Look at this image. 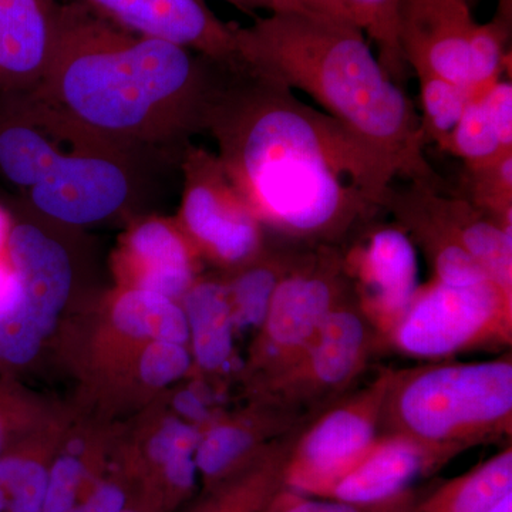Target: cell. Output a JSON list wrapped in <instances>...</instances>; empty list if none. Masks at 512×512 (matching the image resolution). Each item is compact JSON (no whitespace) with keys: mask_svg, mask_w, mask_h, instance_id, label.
Masks as SVG:
<instances>
[{"mask_svg":"<svg viewBox=\"0 0 512 512\" xmlns=\"http://www.w3.org/2000/svg\"><path fill=\"white\" fill-rule=\"evenodd\" d=\"M163 158L100 137L32 92L0 97V178L26 210L83 229L144 214Z\"/></svg>","mask_w":512,"mask_h":512,"instance_id":"cell-4","label":"cell"},{"mask_svg":"<svg viewBox=\"0 0 512 512\" xmlns=\"http://www.w3.org/2000/svg\"><path fill=\"white\" fill-rule=\"evenodd\" d=\"M228 67L136 35L80 0L60 5L55 43L32 93L100 137L180 163Z\"/></svg>","mask_w":512,"mask_h":512,"instance_id":"cell-2","label":"cell"},{"mask_svg":"<svg viewBox=\"0 0 512 512\" xmlns=\"http://www.w3.org/2000/svg\"><path fill=\"white\" fill-rule=\"evenodd\" d=\"M467 451L399 433H382L365 457L323 498L355 504L392 500L413 490L414 483L437 473Z\"/></svg>","mask_w":512,"mask_h":512,"instance_id":"cell-18","label":"cell"},{"mask_svg":"<svg viewBox=\"0 0 512 512\" xmlns=\"http://www.w3.org/2000/svg\"><path fill=\"white\" fill-rule=\"evenodd\" d=\"M511 340L512 296L491 282L450 286L431 279L419 286L386 343L414 359L441 360L471 349L510 346Z\"/></svg>","mask_w":512,"mask_h":512,"instance_id":"cell-7","label":"cell"},{"mask_svg":"<svg viewBox=\"0 0 512 512\" xmlns=\"http://www.w3.org/2000/svg\"><path fill=\"white\" fill-rule=\"evenodd\" d=\"M123 512H150V511L146 510V508H144V507H141V505L131 504V505H128L126 510H124Z\"/></svg>","mask_w":512,"mask_h":512,"instance_id":"cell-39","label":"cell"},{"mask_svg":"<svg viewBox=\"0 0 512 512\" xmlns=\"http://www.w3.org/2000/svg\"><path fill=\"white\" fill-rule=\"evenodd\" d=\"M498 143L504 151H512V83L500 79L480 94Z\"/></svg>","mask_w":512,"mask_h":512,"instance_id":"cell-35","label":"cell"},{"mask_svg":"<svg viewBox=\"0 0 512 512\" xmlns=\"http://www.w3.org/2000/svg\"><path fill=\"white\" fill-rule=\"evenodd\" d=\"M511 0H503L500 12L487 23H477L471 40L468 60V80L471 96H480L494 83L503 79L511 67L508 50L511 25Z\"/></svg>","mask_w":512,"mask_h":512,"instance_id":"cell-30","label":"cell"},{"mask_svg":"<svg viewBox=\"0 0 512 512\" xmlns=\"http://www.w3.org/2000/svg\"><path fill=\"white\" fill-rule=\"evenodd\" d=\"M352 295L342 248H299L276 286L239 372L247 397L288 369L315 338L329 313Z\"/></svg>","mask_w":512,"mask_h":512,"instance_id":"cell-6","label":"cell"},{"mask_svg":"<svg viewBox=\"0 0 512 512\" xmlns=\"http://www.w3.org/2000/svg\"><path fill=\"white\" fill-rule=\"evenodd\" d=\"M121 421L82 404L72 417L50 466L45 512H79L120 467Z\"/></svg>","mask_w":512,"mask_h":512,"instance_id":"cell-15","label":"cell"},{"mask_svg":"<svg viewBox=\"0 0 512 512\" xmlns=\"http://www.w3.org/2000/svg\"><path fill=\"white\" fill-rule=\"evenodd\" d=\"M437 210L471 258L497 288L512 296V231L466 198L434 194Z\"/></svg>","mask_w":512,"mask_h":512,"instance_id":"cell-25","label":"cell"},{"mask_svg":"<svg viewBox=\"0 0 512 512\" xmlns=\"http://www.w3.org/2000/svg\"><path fill=\"white\" fill-rule=\"evenodd\" d=\"M201 431L163 397L121 423L120 457L134 504L150 512H177L194 497Z\"/></svg>","mask_w":512,"mask_h":512,"instance_id":"cell-11","label":"cell"},{"mask_svg":"<svg viewBox=\"0 0 512 512\" xmlns=\"http://www.w3.org/2000/svg\"><path fill=\"white\" fill-rule=\"evenodd\" d=\"M183 194L175 220L204 264L229 271L268 247L266 229L232 183L217 153L188 144L180 163Z\"/></svg>","mask_w":512,"mask_h":512,"instance_id":"cell-8","label":"cell"},{"mask_svg":"<svg viewBox=\"0 0 512 512\" xmlns=\"http://www.w3.org/2000/svg\"><path fill=\"white\" fill-rule=\"evenodd\" d=\"M13 217L5 208L0 207V258L6 255L10 231H12Z\"/></svg>","mask_w":512,"mask_h":512,"instance_id":"cell-37","label":"cell"},{"mask_svg":"<svg viewBox=\"0 0 512 512\" xmlns=\"http://www.w3.org/2000/svg\"><path fill=\"white\" fill-rule=\"evenodd\" d=\"M228 2L235 3L244 9H266L268 15H272V13H319V15L349 19L338 0H228Z\"/></svg>","mask_w":512,"mask_h":512,"instance_id":"cell-36","label":"cell"},{"mask_svg":"<svg viewBox=\"0 0 512 512\" xmlns=\"http://www.w3.org/2000/svg\"><path fill=\"white\" fill-rule=\"evenodd\" d=\"M301 245L266 247L248 264L220 271L227 288L237 335L256 333L264 322L269 303L282 276L291 266Z\"/></svg>","mask_w":512,"mask_h":512,"instance_id":"cell-26","label":"cell"},{"mask_svg":"<svg viewBox=\"0 0 512 512\" xmlns=\"http://www.w3.org/2000/svg\"><path fill=\"white\" fill-rule=\"evenodd\" d=\"M440 150L463 160L466 168L490 163L505 153H512L504 151L498 143L480 96H471L468 100L463 116Z\"/></svg>","mask_w":512,"mask_h":512,"instance_id":"cell-32","label":"cell"},{"mask_svg":"<svg viewBox=\"0 0 512 512\" xmlns=\"http://www.w3.org/2000/svg\"><path fill=\"white\" fill-rule=\"evenodd\" d=\"M389 369L355 392H348L306 421L286 461L284 487L309 497H325L340 478L366 456L382 434Z\"/></svg>","mask_w":512,"mask_h":512,"instance_id":"cell-10","label":"cell"},{"mask_svg":"<svg viewBox=\"0 0 512 512\" xmlns=\"http://www.w3.org/2000/svg\"><path fill=\"white\" fill-rule=\"evenodd\" d=\"M512 493V447L423 494L413 512H487Z\"/></svg>","mask_w":512,"mask_h":512,"instance_id":"cell-27","label":"cell"},{"mask_svg":"<svg viewBox=\"0 0 512 512\" xmlns=\"http://www.w3.org/2000/svg\"><path fill=\"white\" fill-rule=\"evenodd\" d=\"M414 73L420 86L419 119L424 140L440 148L463 116L471 93L466 87L426 70Z\"/></svg>","mask_w":512,"mask_h":512,"instance_id":"cell-31","label":"cell"},{"mask_svg":"<svg viewBox=\"0 0 512 512\" xmlns=\"http://www.w3.org/2000/svg\"><path fill=\"white\" fill-rule=\"evenodd\" d=\"M468 0H402L400 50L407 67L466 87L471 40L477 28Z\"/></svg>","mask_w":512,"mask_h":512,"instance_id":"cell-17","label":"cell"},{"mask_svg":"<svg viewBox=\"0 0 512 512\" xmlns=\"http://www.w3.org/2000/svg\"><path fill=\"white\" fill-rule=\"evenodd\" d=\"M156 340L190 343L181 302L158 293L113 286L97 306L77 353L83 393L97 392L119 379L137 353Z\"/></svg>","mask_w":512,"mask_h":512,"instance_id":"cell-12","label":"cell"},{"mask_svg":"<svg viewBox=\"0 0 512 512\" xmlns=\"http://www.w3.org/2000/svg\"><path fill=\"white\" fill-rule=\"evenodd\" d=\"M114 25L174 43L225 67H237L234 25L205 0H80Z\"/></svg>","mask_w":512,"mask_h":512,"instance_id":"cell-16","label":"cell"},{"mask_svg":"<svg viewBox=\"0 0 512 512\" xmlns=\"http://www.w3.org/2000/svg\"><path fill=\"white\" fill-rule=\"evenodd\" d=\"M423 494L413 488L382 503L355 504L332 498L309 497L282 487L264 512H413Z\"/></svg>","mask_w":512,"mask_h":512,"instance_id":"cell-34","label":"cell"},{"mask_svg":"<svg viewBox=\"0 0 512 512\" xmlns=\"http://www.w3.org/2000/svg\"><path fill=\"white\" fill-rule=\"evenodd\" d=\"M72 407L0 456V512H45L50 466Z\"/></svg>","mask_w":512,"mask_h":512,"instance_id":"cell-23","label":"cell"},{"mask_svg":"<svg viewBox=\"0 0 512 512\" xmlns=\"http://www.w3.org/2000/svg\"><path fill=\"white\" fill-rule=\"evenodd\" d=\"M382 433L466 448L510 439L511 353L480 362L389 369Z\"/></svg>","mask_w":512,"mask_h":512,"instance_id":"cell-5","label":"cell"},{"mask_svg":"<svg viewBox=\"0 0 512 512\" xmlns=\"http://www.w3.org/2000/svg\"><path fill=\"white\" fill-rule=\"evenodd\" d=\"M340 248L357 305L386 343L420 286L417 248L396 222L376 220Z\"/></svg>","mask_w":512,"mask_h":512,"instance_id":"cell-13","label":"cell"},{"mask_svg":"<svg viewBox=\"0 0 512 512\" xmlns=\"http://www.w3.org/2000/svg\"><path fill=\"white\" fill-rule=\"evenodd\" d=\"M217 156L266 231L342 247L384 210L396 167L284 84L225 70L205 121Z\"/></svg>","mask_w":512,"mask_h":512,"instance_id":"cell-1","label":"cell"},{"mask_svg":"<svg viewBox=\"0 0 512 512\" xmlns=\"http://www.w3.org/2000/svg\"><path fill=\"white\" fill-rule=\"evenodd\" d=\"M487 512H512V493L505 495L501 498L494 507H491Z\"/></svg>","mask_w":512,"mask_h":512,"instance_id":"cell-38","label":"cell"},{"mask_svg":"<svg viewBox=\"0 0 512 512\" xmlns=\"http://www.w3.org/2000/svg\"><path fill=\"white\" fill-rule=\"evenodd\" d=\"M64 407L0 375V456L55 420Z\"/></svg>","mask_w":512,"mask_h":512,"instance_id":"cell-29","label":"cell"},{"mask_svg":"<svg viewBox=\"0 0 512 512\" xmlns=\"http://www.w3.org/2000/svg\"><path fill=\"white\" fill-rule=\"evenodd\" d=\"M194 376L204 382H221L234 367L235 330L227 288L221 272L204 275L192 284L181 299Z\"/></svg>","mask_w":512,"mask_h":512,"instance_id":"cell-22","label":"cell"},{"mask_svg":"<svg viewBox=\"0 0 512 512\" xmlns=\"http://www.w3.org/2000/svg\"><path fill=\"white\" fill-rule=\"evenodd\" d=\"M56 0H0V97L35 90L55 43Z\"/></svg>","mask_w":512,"mask_h":512,"instance_id":"cell-21","label":"cell"},{"mask_svg":"<svg viewBox=\"0 0 512 512\" xmlns=\"http://www.w3.org/2000/svg\"><path fill=\"white\" fill-rule=\"evenodd\" d=\"M308 419L256 399H248L242 409L215 417L201 431L195 456L201 491L237 474L269 444L299 429Z\"/></svg>","mask_w":512,"mask_h":512,"instance_id":"cell-19","label":"cell"},{"mask_svg":"<svg viewBox=\"0 0 512 512\" xmlns=\"http://www.w3.org/2000/svg\"><path fill=\"white\" fill-rule=\"evenodd\" d=\"M238 66L311 96L333 119L382 151L409 183L436 188L419 114L349 19L272 13L234 25Z\"/></svg>","mask_w":512,"mask_h":512,"instance_id":"cell-3","label":"cell"},{"mask_svg":"<svg viewBox=\"0 0 512 512\" xmlns=\"http://www.w3.org/2000/svg\"><path fill=\"white\" fill-rule=\"evenodd\" d=\"M201 256L175 217L140 214L128 221L110 258L114 286L181 302L202 274Z\"/></svg>","mask_w":512,"mask_h":512,"instance_id":"cell-14","label":"cell"},{"mask_svg":"<svg viewBox=\"0 0 512 512\" xmlns=\"http://www.w3.org/2000/svg\"><path fill=\"white\" fill-rule=\"evenodd\" d=\"M382 345L355 295L329 313L301 356L248 399L312 417L349 392Z\"/></svg>","mask_w":512,"mask_h":512,"instance_id":"cell-9","label":"cell"},{"mask_svg":"<svg viewBox=\"0 0 512 512\" xmlns=\"http://www.w3.org/2000/svg\"><path fill=\"white\" fill-rule=\"evenodd\" d=\"M436 191L437 188L423 183L392 187L384 210L392 212L394 222L426 256L433 269V281L450 286L491 282L441 218L434 202Z\"/></svg>","mask_w":512,"mask_h":512,"instance_id":"cell-20","label":"cell"},{"mask_svg":"<svg viewBox=\"0 0 512 512\" xmlns=\"http://www.w3.org/2000/svg\"><path fill=\"white\" fill-rule=\"evenodd\" d=\"M348 18L375 43L377 59L387 74L403 87L407 67L399 45V9L402 0H338Z\"/></svg>","mask_w":512,"mask_h":512,"instance_id":"cell-28","label":"cell"},{"mask_svg":"<svg viewBox=\"0 0 512 512\" xmlns=\"http://www.w3.org/2000/svg\"><path fill=\"white\" fill-rule=\"evenodd\" d=\"M466 184V200L512 231V153L466 168Z\"/></svg>","mask_w":512,"mask_h":512,"instance_id":"cell-33","label":"cell"},{"mask_svg":"<svg viewBox=\"0 0 512 512\" xmlns=\"http://www.w3.org/2000/svg\"><path fill=\"white\" fill-rule=\"evenodd\" d=\"M301 427L269 444L234 476L201 491L187 512H264L284 487L286 461Z\"/></svg>","mask_w":512,"mask_h":512,"instance_id":"cell-24","label":"cell"}]
</instances>
